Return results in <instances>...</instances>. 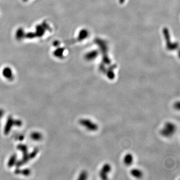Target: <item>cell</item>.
<instances>
[{"label":"cell","instance_id":"obj_1","mask_svg":"<svg viewBox=\"0 0 180 180\" xmlns=\"http://www.w3.org/2000/svg\"><path fill=\"white\" fill-rule=\"evenodd\" d=\"M176 126L174 123L168 122L166 123L160 131L161 135L165 138L172 137L176 131Z\"/></svg>","mask_w":180,"mask_h":180},{"label":"cell","instance_id":"obj_2","mask_svg":"<svg viewBox=\"0 0 180 180\" xmlns=\"http://www.w3.org/2000/svg\"><path fill=\"white\" fill-rule=\"evenodd\" d=\"M80 124L87 130L90 132H96L99 129L97 124L94 122L90 119H83L80 121Z\"/></svg>","mask_w":180,"mask_h":180},{"label":"cell","instance_id":"obj_3","mask_svg":"<svg viewBox=\"0 0 180 180\" xmlns=\"http://www.w3.org/2000/svg\"><path fill=\"white\" fill-rule=\"evenodd\" d=\"M112 170L111 166L109 164H105L102 167L99 173V176L102 180H107L108 175Z\"/></svg>","mask_w":180,"mask_h":180},{"label":"cell","instance_id":"obj_4","mask_svg":"<svg viewBox=\"0 0 180 180\" xmlns=\"http://www.w3.org/2000/svg\"><path fill=\"white\" fill-rule=\"evenodd\" d=\"M123 161L125 165L129 166L132 164L134 161V157L132 154L131 153H128L125 155Z\"/></svg>","mask_w":180,"mask_h":180},{"label":"cell","instance_id":"obj_5","mask_svg":"<svg viewBox=\"0 0 180 180\" xmlns=\"http://www.w3.org/2000/svg\"><path fill=\"white\" fill-rule=\"evenodd\" d=\"M130 173L133 177L136 179H140L143 176V173L140 169L134 168L131 170Z\"/></svg>","mask_w":180,"mask_h":180},{"label":"cell","instance_id":"obj_6","mask_svg":"<svg viewBox=\"0 0 180 180\" xmlns=\"http://www.w3.org/2000/svg\"><path fill=\"white\" fill-rule=\"evenodd\" d=\"M3 74L4 76L7 78L11 77V75L12 74L11 70L9 68H5V69L3 70Z\"/></svg>","mask_w":180,"mask_h":180},{"label":"cell","instance_id":"obj_7","mask_svg":"<svg viewBox=\"0 0 180 180\" xmlns=\"http://www.w3.org/2000/svg\"><path fill=\"white\" fill-rule=\"evenodd\" d=\"M88 178V173L86 171H83L81 173L79 176V179L81 180H86Z\"/></svg>","mask_w":180,"mask_h":180},{"label":"cell","instance_id":"obj_8","mask_svg":"<svg viewBox=\"0 0 180 180\" xmlns=\"http://www.w3.org/2000/svg\"><path fill=\"white\" fill-rule=\"evenodd\" d=\"M174 108L176 109L179 110V109H180V103H179V102L175 103Z\"/></svg>","mask_w":180,"mask_h":180},{"label":"cell","instance_id":"obj_9","mask_svg":"<svg viewBox=\"0 0 180 180\" xmlns=\"http://www.w3.org/2000/svg\"><path fill=\"white\" fill-rule=\"evenodd\" d=\"M23 1H28V0H23Z\"/></svg>","mask_w":180,"mask_h":180}]
</instances>
